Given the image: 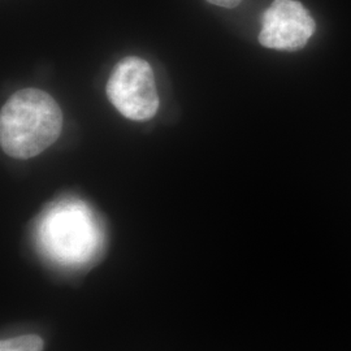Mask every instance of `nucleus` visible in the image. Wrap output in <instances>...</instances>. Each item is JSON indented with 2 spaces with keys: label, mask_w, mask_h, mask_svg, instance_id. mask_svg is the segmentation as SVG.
I'll return each instance as SVG.
<instances>
[{
  "label": "nucleus",
  "mask_w": 351,
  "mask_h": 351,
  "mask_svg": "<svg viewBox=\"0 0 351 351\" xmlns=\"http://www.w3.org/2000/svg\"><path fill=\"white\" fill-rule=\"evenodd\" d=\"M45 342L37 335H25L0 343V351H43Z\"/></svg>",
  "instance_id": "39448f33"
},
{
  "label": "nucleus",
  "mask_w": 351,
  "mask_h": 351,
  "mask_svg": "<svg viewBox=\"0 0 351 351\" xmlns=\"http://www.w3.org/2000/svg\"><path fill=\"white\" fill-rule=\"evenodd\" d=\"M107 97L129 120L152 119L159 110V95L150 64L137 56L117 63L107 81Z\"/></svg>",
  "instance_id": "7ed1b4c3"
},
{
  "label": "nucleus",
  "mask_w": 351,
  "mask_h": 351,
  "mask_svg": "<svg viewBox=\"0 0 351 351\" xmlns=\"http://www.w3.org/2000/svg\"><path fill=\"white\" fill-rule=\"evenodd\" d=\"M310 12L297 0H275L264 12L261 45L272 50H302L315 32Z\"/></svg>",
  "instance_id": "20e7f679"
},
{
  "label": "nucleus",
  "mask_w": 351,
  "mask_h": 351,
  "mask_svg": "<svg viewBox=\"0 0 351 351\" xmlns=\"http://www.w3.org/2000/svg\"><path fill=\"white\" fill-rule=\"evenodd\" d=\"M208 3H211L213 5L217 7H223V8H234L239 5V3L242 0H207Z\"/></svg>",
  "instance_id": "423d86ee"
},
{
  "label": "nucleus",
  "mask_w": 351,
  "mask_h": 351,
  "mask_svg": "<svg viewBox=\"0 0 351 351\" xmlns=\"http://www.w3.org/2000/svg\"><path fill=\"white\" fill-rule=\"evenodd\" d=\"M63 112L43 90H19L0 112V145L14 159L27 160L47 150L60 137Z\"/></svg>",
  "instance_id": "f257e3e1"
},
{
  "label": "nucleus",
  "mask_w": 351,
  "mask_h": 351,
  "mask_svg": "<svg viewBox=\"0 0 351 351\" xmlns=\"http://www.w3.org/2000/svg\"><path fill=\"white\" fill-rule=\"evenodd\" d=\"M43 247L63 263H81L97 250L98 230L85 204L64 202L47 213L39 229Z\"/></svg>",
  "instance_id": "f03ea898"
}]
</instances>
